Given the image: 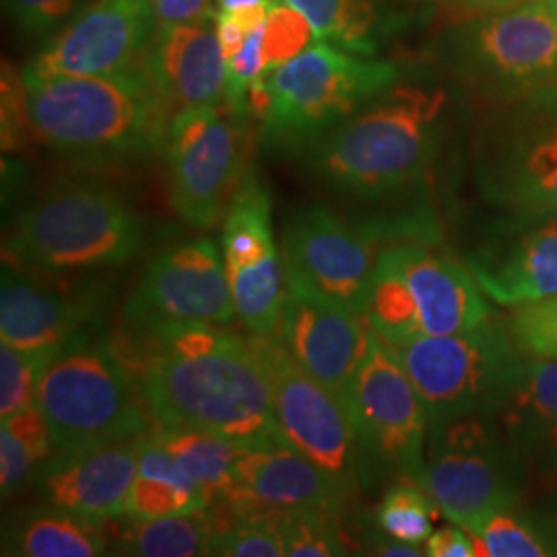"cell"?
Wrapping results in <instances>:
<instances>
[{
	"mask_svg": "<svg viewBox=\"0 0 557 557\" xmlns=\"http://www.w3.org/2000/svg\"><path fill=\"white\" fill-rule=\"evenodd\" d=\"M135 331L139 343L122 356L139 379L156 425L211 432L242 446L278 442L271 382L252 335L239 337L209 322Z\"/></svg>",
	"mask_w": 557,
	"mask_h": 557,
	"instance_id": "6da1fadb",
	"label": "cell"
},
{
	"mask_svg": "<svg viewBox=\"0 0 557 557\" xmlns=\"http://www.w3.org/2000/svg\"><path fill=\"white\" fill-rule=\"evenodd\" d=\"M467 89L432 60L405 66L356 114L299 153L310 176L343 197L395 199L434 172Z\"/></svg>",
	"mask_w": 557,
	"mask_h": 557,
	"instance_id": "7a4b0ae2",
	"label": "cell"
},
{
	"mask_svg": "<svg viewBox=\"0 0 557 557\" xmlns=\"http://www.w3.org/2000/svg\"><path fill=\"white\" fill-rule=\"evenodd\" d=\"M23 81L34 135L60 158L124 165L163 153L176 108L143 64L100 77Z\"/></svg>",
	"mask_w": 557,
	"mask_h": 557,
	"instance_id": "3957f363",
	"label": "cell"
},
{
	"mask_svg": "<svg viewBox=\"0 0 557 557\" xmlns=\"http://www.w3.org/2000/svg\"><path fill=\"white\" fill-rule=\"evenodd\" d=\"M36 407L57 453L143 436L156 428L135 370L119 345L98 331L46 359Z\"/></svg>",
	"mask_w": 557,
	"mask_h": 557,
	"instance_id": "277c9868",
	"label": "cell"
},
{
	"mask_svg": "<svg viewBox=\"0 0 557 557\" xmlns=\"http://www.w3.org/2000/svg\"><path fill=\"white\" fill-rule=\"evenodd\" d=\"M425 54L490 106L518 100L557 85V15L545 0L467 15L442 27Z\"/></svg>",
	"mask_w": 557,
	"mask_h": 557,
	"instance_id": "5b68a950",
	"label": "cell"
},
{
	"mask_svg": "<svg viewBox=\"0 0 557 557\" xmlns=\"http://www.w3.org/2000/svg\"><path fill=\"white\" fill-rule=\"evenodd\" d=\"M140 244V218L119 190L73 182L21 211L4 238V262L66 275L128 262Z\"/></svg>",
	"mask_w": 557,
	"mask_h": 557,
	"instance_id": "8992f818",
	"label": "cell"
},
{
	"mask_svg": "<svg viewBox=\"0 0 557 557\" xmlns=\"http://www.w3.org/2000/svg\"><path fill=\"white\" fill-rule=\"evenodd\" d=\"M492 314L469 264L425 242H398L380 250L366 319L391 345L465 333Z\"/></svg>",
	"mask_w": 557,
	"mask_h": 557,
	"instance_id": "52a82bcc",
	"label": "cell"
},
{
	"mask_svg": "<svg viewBox=\"0 0 557 557\" xmlns=\"http://www.w3.org/2000/svg\"><path fill=\"white\" fill-rule=\"evenodd\" d=\"M400 71L395 60L366 59L319 38L296 59L264 71L269 87V108L260 120L264 145L271 151L299 156L395 83Z\"/></svg>",
	"mask_w": 557,
	"mask_h": 557,
	"instance_id": "ba28073f",
	"label": "cell"
},
{
	"mask_svg": "<svg viewBox=\"0 0 557 557\" xmlns=\"http://www.w3.org/2000/svg\"><path fill=\"white\" fill-rule=\"evenodd\" d=\"M473 180L506 215L557 213V85L492 106L473 143Z\"/></svg>",
	"mask_w": 557,
	"mask_h": 557,
	"instance_id": "9c48e42d",
	"label": "cell"
},
{
	"mask_svg": "<svg viewBox=\"0 0 557 557\" xmlns=\"http://www.w3.org/2000/svg\"><path fill=\"white\" fill-rule=\"evenodd\" d=\"M397 349L430 428L465 416H492L524 361L510 320L496 314L465 333L416 338Z\"/></svg>",
	"mask_w": 557,
	"mask_h": 557,
	"instance_id": "30bf717a",
	"label": "cell"
},
{
	"mask_svg": "<svg viewBox=\"0 0 557 557\" xmlns=\"http://www.w3.org/2000/svg\"><path fill=\"white\" fill-rule=\"evenodd\" d=\"M250 120L227 101L188 106L170 120L163 145L170 202L193 227H215L250 172Z\"/></svg>",
	"mask_w": 557,
	"mask_h": 557,
	"instance_id": "8fae6325",
	"label": "cell"
},
{
	"mask_svg": "<svg viewBox=\"0 0 557 557\" xmlns=\"http://www.w3.org/2000/svg\"><path fill=\"white\" fill-rule=\"evenodd\" d=\"M419 485L442 517L469 529L479 518L527 498L529 475L492 416H465L430 428Z\"/></svg>",
	"mask_w": 557,
	"mask_h": 557,
	"instance_id": "7c38bea8",
	"label": "cell"
},
{
	"mask_svg": "<svg viewBox=\"0 0 557 557\" xmlns=\"http://www.w3.org/2000/svg\"><path fill=\"white\" fill-rule=\"evenodd\" d=\"M345 403L358 434L366 479L376 471L416 481L425 458L430 419L397 347L374 329Z\"/></svg>",
	"mask_w": 557,
	"mask_h": 557,
	"instance_id": "4fadbf2b",
	"label": "cell"
},
{
	"mask_svg": "<svg viewBox=\"0 0 557 557\" xmlns=\"http://www.w3.org/2000/svg\"><path fill=\"white\" fill-rule=\"evenodd\" d=\"M252 338L271 382L278 444L310 458L356 494L368 479L347 403L306 372L277 333Z\"/></svg>",
	"mask_w": 557,
	"mask_h": 557,
	"instance_id": "5bb4252c",
	"label": "cell"
},
{
	"mask_svg": "<svg viewBox=\"0 0 557 557\" xmlns=\"http://www.w3.org/2000/svg\"><path fill=\"white\" fill-rule=\"evenodd\" d=\"M374 227H359L333 209L312 202L287 218L281 255L287 283L363 314L379 260Z\"/></svg>",
	"mask_w": 557,
	"mask_h": 557,
	"instance_id": "9a60e30c",
	"label": "cell"
},
{
	"mask_svg": "<svg viewBox=\"0 0 557 557\" xmlns=\"http://www.w3.org/2000/svg\"><path fill=\"white\" fill-rule=\"evenodd\" d=\"M223 262L236 314L250 335H275L287 277L273 236L271 197L250 170L223 218Z\"/></svg>",
	"mask_w": 557,
	"mask_h": 557,
	"instance_id": "2e32d148",
	"label": "cell"
},
{
	"mask_svg": "<svg viewBox=\"0 0 557 557\" xmlns=\"http://www.w3.org/2000/svg\"><path fill=\"white\" fill-rule=\"evenodd\" d=\"M2 264L0 338L23 351L54 356L71 341L98 331L108 310V287Z\"/></svg>",
	"mask_w": 557,
	"mask_h": 557,
	"instance_id": "e0dca14e",
	"label": "cell"
},
{
	"mask_svg": "<svg viewBox=\"0 0 557 557\" xmlns=\"http://www.w3.org/2000/svg\"><path fill=\"white\" fill-rule=\"evenodd\" d=\"M158 27L151 0H89L21 73L44 81L128 71L139 66Z\"/></svg>",
	"mask_w": 557,
	"mask_h": 557,
	"instance_id": "ac0fdd59",
	"label": "cell"
},
{
	"mask_svg": "<svg viewBox=\"0 0 557 557\" xmlns=\"http://www.w3.org/2000/svg\"><path fill=\"white\" fill-rule=\"evenodd\" d=\"M133 326L163 322L230 324L236 319L225 262L211 239L180 242L161 250L124 304Z\"/></svg>",
	"mask_w": 557,
	"mask_h": 557,
	"instance_id": "d6986e66",
	"label": "cell"
},
{
	"mask_svg": "<svg viewBox=\"0 0 557 557\" xmlns=\"http://www.w3.org/2000/svg\"><path fill=\"white\" fill-rule=\"evenodd\" d=\"M277 335L306 372L345 400L366 358L372 326L363 314L287 283Z\"/></svg>",
	"mask_w": 557,
	"mask_h": 557,
	"instance_id": "ffe728a7",
	"label": "cell"
},
{
	"mask_svg": "<svg viewBox=\"0 0 557 557\" xmlns=\"http://www.w3.org/2000/svg\"><path fill=\"white\" fill-rule=\"evenodd\" d=\"M502 215L467 262L483 294L510 310L557 296V213Z\"/></svg>",
	"mask_w": 557,
	"mask_h": 557,
	"instance_id": "44dd1931",
	"label": "cell"
},
{
	"mask_svg": "<svg viewBox=\"0 0 557 557\" xmlns=\"http://www.w3.org/2000/svg\"><path fill=\"white\" fill-rule=\"evenodd\" d=\"M351 496L354 492L310 458L275 442L246 446L239 453L234 485L223 504L234 518L285 508H322L338 512Z\"/></svg>",
	"mask_w": 557,
	"mask_h": 557,
	"instance_id": "7402d4cb",
	"label": "cell"
},
{
	"mask_svg": "<svg viewBox=\"0 0 557 557\" xmlns=\"http://www.w3.org/2000/svg\"><path fill=\"white\" fill-rule=\"evenodd\" d=\"M143 436L73 453H54L36 479L41 498L101 524L124 517L137 478Z\"/></svg>",
	"mask_w": 557,
	"mask_h": 557,
	"instance_id": "603a6c76",
	"label": "cell"
},
{
	"mask_svg": "<svg viewBox=\"0 0 557 557\" xmlns=\"http://www.w3.org/2000/svg\"><path fill=\"white\" fill-rule=\"evenodd\" d=\"M515 448L531 487L557 483V361L524 358L517 379L492 413Z\"/></svg>",
	"mask_w": 557,
	"mask_h": 557,
	"instance_id": "cb8c5ba5",
	"label": "cell"
},
{
	"mask_svg": "<svg viewBox=\"0 0 557 557\" xmlns=\"http://www.w3.org/2000/svg\"><path fill=\"white\" fill-rule=\"evenodd\" d=\"M140 64L176 112L188 106L225 101L227 60L221 52L213 17L160 25Z\"/></svg>",
	"mask_w": 557,
	"mask_h": 557,
	"instance_id": "d4e9b609",
	"label": "cell"
},
{
	"mask_svg": "<svg viewBox=\"0 0 557 557\" xmlns=\"http://www.w3.org/2000/svg\"><path fill=\"white\" fill-rule=\"evenodd\" d=\"M299 9L320 40L366 59H380L393 41L432 13L428 0H287Z\"/></svg>",
	"mask_w": 557,
	"mask_h": 557,
	"instance_id": "484cf974",
	"label": "cell"
},
{
	"mask_svg": "<svg viewBox=\"0 0 557 557\" xmlns=\"http://www.w3.org/2000/svg\"><path fill=\"white\" fill-rule=\"evenodd\" d=\"M108 552L103 524L44 504L4 520L2 556L98 557Z\"/></svg>",
	"mask_w": 557,
	"mask_h": 557,
	"instance_id": "4316f807",
	"label": "cell"
},
{
	"mask_svg": "<svg viewBox=\"0 0 557 557\" xmlns=\"http://www.w3.org/2000/svg\"><path fill=\"white\" fill-rule=\"evenodd\" d=\"M207 508L197 483L182 469L156 432L140 440L137 478L128 494L124 517L128 520L172 517Z\"/></svg>",
	"mask_w": 557,
	"mask_h": 557,
	"instance_id": "83f0119b",
	"label": "cell"
},
{
	"mask_svg": "<svg viewBox=\"0 0 557 557\" xmlns=\"http://www.w3.org/2000/svg\"><path fill=\"white\" fill-rule=\"evenodd\" d=\"M161 444L197 483L207 508L223 504L232 485L239 453L246 448L234 440L188 428H153Z\"/></svg>",
	"mask_w": 557,
	"mask_h": 557,
	"instance_id": "f1b7e54d",
	"label": "cell"
},
{
	"mask_svg": "<svg viewBox=\"0 0 557 557\" xmlns=\"http://www.w3.org/2000/svg\"><path fill=\"white\" fill-rule=\"evenodd\" d=\"M218 518L209 508L172 517L131 520L116 541V554L140 557L209 556Z\"/></svg>",
	"mask_w": 557,
	"mask_h": 557,
	"instance_id": "f546056e",
	"label": "cell"
},
{
	"mask_svg": "<svg viewBox=\"0 0 557 557\" xmlns=\"http://www.w3.org/2000/svg\"><path fill=\"white\" fill-rule=\"evenodd\" d=\"M48 423L34 405L2 419L0 425V490L7 499L25 485L36 483L41 469L54 457Z\"/></svg>",
	"mask_w": 557,
	"mask_h": 557,
	"instance_id": "4dcf8cb0",
	"label": "cell"
},
{
	"mask_svg": "<svg viewBox=\"0 0 557 557\" xmlns=\"http://www.w3.org/2000/svg\"><path fill=\"white\" fill-rule=\"evenodd\" d=\"M467 531L478 541L479 556H557V539L535 508L524 502L487 512Z\"/></svg>",
	"mask_w": 557,
	"mask_h": 557,
	"instance_id": "1f68e13d",
	"label": "cell"
},
{
	"mask_svg": "<svg viewBox=\"0 0 557 557\" xmlns=\"http://www.w3.org/2000/svg\"><path fill=\"white\" fill-rule=\"evenodd\" d=\"M438 515H442L438 504L418 481L397 479L380 499L376 524L386 537L423 547Z\"/></svg>",
	"mask_w": 557,
	"mask_h": 557,
	"instance_id": "d6a6232c",
	"label": "cell"
},
{
	"mask_svg": "<svg viewBox=\"0 0 557 557\" xmlns=\"http://www.w3.org/2000/svg\"><path fill=\"white\" fill-rule=\"evenodd\" d=\"M283 541L287 557L349 556L343 533L338 531L337 512L322 508H285L267 510Z\"/></svg>",
	"mask_w": 557,
	"mask_h": 557,
	"instance_id": "836d02e7",
	"label": "cell"
},
{
	"mask_svg": "<svg viewBox=\"0 0 557 557\" xmlns=\"http://www.w3.org/2000/svg\"><path fill=\"white\" fill-rule=\"evenodd\" d=\"M314 34L312 23L299 9L287 0H277L269 9L262 29L264 71H275L281 64L299 57L314 44Z\"/></svg>",
	"mask_w": 557,
	"mask_h": 557,
	"instance_id": "e575fe53",
	"label": "cell"
},
{
	"mask_svg": "<svg viewBox=\"0 0 557 557\" xmlns=\"http://www.w3.org/2000/svg\"><path fill=\"white\" fill-rule=\"evenodd\" d=\"M50 356L0 345V418L7 419L36 405L41 368Z\"/></svg>",
	"mask_w": 557,
	"mask_h": 557,
	"instance_id": "d590c367",
	"label": "cell"
},
{
	"mask_svg": "<svg viewBox=\"0 0 557 557\" xmlns=\"http://www.w3.org/2000/svg\"><path fill=\"white\" fill-rule=\"evenodd\" d=\"M209 556L283 557V541L267 512L234 518L232 524L218 527Z\"/></svg>",
	"mask_w": 557,
	"mask_h": 557,
	"instance_id": "8d00e7d4",
	"label": "cell"
},
{
	"mask_svg": "<svg viewBox=\"0 0 557 557\" xmlns=\"http://www.w3.org/2000/svg\"><path fill=\"white\" fill-rule=\"evenodd\" d=\"M508 320L524 358L557 361V296L512 308Z\"/></svg>",
	"mask_w": 557,
	"mask_h": 557,
	"instance_id": "74e56055",
	"label": "cell"
},
{
	"mask_svg": "<svg viewBox=\"0 0 557 557\" xmlns=\"http://www.w3.org/2000/svg\"><path fill=\"white\" fill-rule=\"evenodd\" d=\"M87 4L89 0H4V11L25 38L48 41Z\"/></svg>",
	"mask_w": 557,
	"mask_h": 557,
	"instance_id": "f35d334b",
	"label": "cell"
},
{
	"mask_svg": "<svg viewBox=\"0 0 557 557\" xmlns=\"http://www.w3.org/2000/svg\"><path fill=\"white\" fill-rule=\"evenodd\" d=\"M23 75L11 64H2V151H20L34 139Z\"/></svg>",
	"mask_w": 557,
	"mask_h": 557,
	"instance_id": "ab89813d",
	"label": "cell"
},
{
	"mask_svg": "<svg viewBox=\"0 0 557 557\" xmlns=\"http://www.w3.org/2000/svg\"><path fill=\"white\" fill-rule=\"evenodd\" d=\"M264 29V27H262ZM262 29L250 34L244 46L239 48L238 54L234 59L227 60V85H225V101L242 110L248 112L246 100L250 87L257 83L260 75L264 73V62H262Z\"/></svg>",
	"mask_w": 557,
	"mask_h": 557,
	"instance_id": "60d3db41",
	"label": "cell"
},
{
	"mask_svg": "<svg viewBox=\"0 0 557 557\" xmlns=\"http://www.w3.org/2000/svg\"><path fill=\"white\" fill-rule=\"evenodd\" d=\"M423 556L478 557V541L467 529L453 522L432 531V535L423 543Z\"/></svg>",
	"mask_w": 557,
	"mask_h": 557,
	"instance_id": "b9f144b4",
	"label": "cell"
},
{
	"mask_svg": "<svg viewBox=\"0 0 557 557\" xmlns=\"http://www.w3.org/2000/svg\"><path fill=\"white\" fill-rule=\"evenodd\" d=\"M215 0H151L160 25H178L211 20Z\"/></svg>",
	"mask_w": 557,
	"mask_h": 557,
	"instance_id": "7bdbcfd3",
	"label": "cell"
},
{
	"mask_svg": "<svg viewBox=\"0 0 557 557\" xmlns=\"http://www.w3.org/2000/svg\"><path fill=\"white\" fill-rule=\"evenodd\" d=\"M213 21H215V29H218L223 57H225V60L234 59L238 54L239 48L244 46L246 38H248V34L230 15L221 13L218 9H215Z\"/></svg>",
	"mask_w": 557,
	"mask_h": 557,
	"instance_id": "ee69618b",
	"label": "cell"
},
{
	"mask_svg": "<svg viewBox=\"0 0 557 557\" xmlns=\"http://www.w3.org/2000/svg\"><path fill=\"white\" fill-rule=\"evenodd\" d=\"M428 2H436L440 7H448V9L465 13V15H478V13L502 11V9L515 7L524 0H428Z\"/></svg>",
	"mask_w": 557,
	"mask_h": 557,
	"instance_id": "f6af8a7d",
	"label": "cell"
},
{
	"mask_svg": "<svg viewBox=\"0 0 557 557\" xmlns=\"http://www.w3.org/2000/svg\"><path fill=\"white\" fill-rule=\"evenodd\" d=\"M533 508L539 517L543 518V522L547 524L552 535L557 539V483L554 487L543 492V496Z\"/></svg>",
	"mask_w": 557,
	"mask_h": 557,
	"instance_id": "bcb514c9",
	"label": "cell"
},
{
	"mask_svg": "<svg viewBox=\"0 0 557 557\" xmlns=\"http://www.w3.org/2000/svg\"><path fill=\"white\" fill-rule=\"evenodd\" d=\"M277 0H215L218 11H234L239 7H250V4H275Z\"/></svg>",
	"mask_w": 557,
	"mask_h": 557,
	"instance_id": "7dc6e473",
	"label": "cell"
},
{
	"mask_svg": "<svg viewBox=\"0 0 557 557\" xmlns=\"http://www.w3.org/2000/svg\"><path fill=\"white\" fill-rule=\"evenodd\" d=\"M545 2L549 4V9H552V11L557 15V0H545Z\"/></svg>",
	"mask_w": 557,
	"mask_h": 557,
	"instance_id": "c3c4849f",
	"label": "cell"
}]
</instances>
